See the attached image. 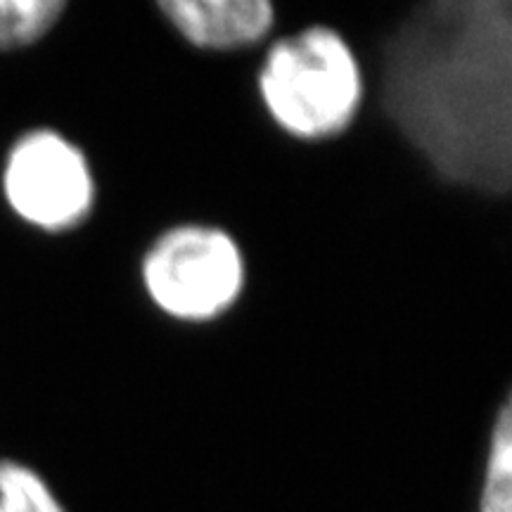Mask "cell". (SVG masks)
Here are the masks:
<instances>
[{
  "label": "cell",
  "mask_w": 512,
  "mask_h": 512,
  "mask_svg": "<svg viewBox=\"0 0 512 512\" xmlns=\"http://www.w3.org/2000/svg\"><path fill=\"white\" fill-rule=\"evenodd\" d=\"M382 107L441 181L512 195V0H418L382 46Z\"/></svg>",
  "instance_id": "6da1fadb"
},
{
  "label": "cell",
  "mask_w": 512,
  "mask_h": 512,
  "mask_svg": "<svg viewBox=\"0 0 512 512\" xmlns=\"http://www.w3.org/2000/svg\"><path fill=\"white\" fill-rule=\"evenodd\" d=\"M256 95L280 131L320 143L354 124L366 102V74L344 34L311 24L266 48L256 69Z\"/></svg>",
  "instance_id": "7a4b0ae2"
},
{
  "label": "cell",
  "mask_w": 512,
  "mask_h": 512,
  "mask_svg": "<svg viewBox=\"0 0 512 512\" xmlns=\"http://www.w3.org/2000/svg\"><path fill=\"white\" fill-rule=\"evenodd\" d=\"M145 297L178 323H211L240 302L247 259L230 230L185 221L162 230L140 259Z\"/></svg>",
  "instance_id": "3957f363"
},
{
  "label": "cell",
  "mask_w": 512,
  "mask_h": 512,
  "mask_svg": "<svg viewBox=\"0 0 512 512\" xmlns=\"http://www.w3.org/2000/svg\"><path fill=\"white\" fill-rule=\"evenodd\" d=\"M0 195L22 226L60 235L83 226L98 204V178L83 147L50 126L19 133L0 166Z\"/></svg>",
  "instance_id": "277c9868"
},
{
  "label": "cell",
  "mask_w": 512,
  "mask_h": 512,
  "mask_svg": "<svg viewBox=\"0 0 512 512\" xmlns=\"http://www.w3.org/2000/svg\"><path fill=\"white\" fill-rule=\"evenodd\" d=\"M159 15L204 53L252 48L275 27V0H155Z\"/></svg>",
  "instance_id": "5b68a950"
},
{
  "label": "cell",
  "mask_w": 512,
  "mask_h": 512,
  "mask_svg": "<svg viewBox=\"0 0 512 512\" xmlns=\"http://www.w3.org/2000/svg\"><path fill=\"white\" fill-rule=\"evenodd\" d=\"M479 512H512V389L491 427Z\"/></svg>",
  "instance_id": "8992f818"
},
{
  "label": "cell",
  "mask_w": 512,
  "mask_h": 512,
  "mask_svg": "<svg viewBox=\"0 0 512 512\" xmlns=\"http://www.w3.org/2000/svg\"><path fill=\"white\" fill-rule=\"evenodd\" d=\"M69 0H0V53H17L57 27Z\"/></svg>",
  "instance_id": "52a82bcc"
},
{
  "label": "cell",
  "mask_w": 512,
  "mask_h": 512,
  "mask_svg": "<svg viewBox=\"0 0 512 512\" xmlns=\"http://www.w3.org/2000/svg\"><path fill=\"white\" fill-rule=\"evenodd\" d=\"M0 512H67V508L36 467L0 458Z\"/></svg>",
  "instance_id": "ba28073f"
}]
</instances>
